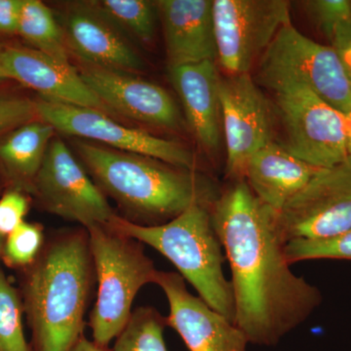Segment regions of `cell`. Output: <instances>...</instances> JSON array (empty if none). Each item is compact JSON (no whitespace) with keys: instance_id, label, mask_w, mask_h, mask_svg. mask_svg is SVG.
I'll return each mask as SVG.
<instances>
[{"instance_id":"1","label":"cell","mask_w":351,"mask_h":351,"mask_svg":"<svg viewBox=\"0 0 351 351\" xmlns=\"http://www.w3.org/2000/svg\"><path fill=\"white\" fill-rule=\"evenodd\" d=\"M211 207L212 223L232 271L234 319L249 343L276 346L308 319L322 294L291 270L277 212L244 179L230 180Z\"/></svg>"},{"instance_id":"2","label":"cell","mask_w":351,"mask_h":351,"mask_svg":"<svg viewBox=\"0 0 351 351\" xmlns=\"http://www.w3.org/2000/svg\"><path fill=\"white\" fill-rule=\"evenodd\" d=\"M87 169L119 204L141 218L167 223L195 204L212 206L221 193L213 180L162 161L76 141Z\"/></svg>"},{"instance_id":"3","label":"cell","mask_w":351,"mask_h":351,"mask_svg":"<svg viewBox=\"0 0 351 351\" xmlns=\"http://www.w3.org/2000/svg\"><path fill=\"white\" fill-rule=\"evenodd\" d=\"M88 234L64 233L36 261L27 283L34 351H71L83 336L92 276Z\"/></svg>"},{"instance_id":"4","label":"cell","mask_w":351,"mask_h":351,"mask_svg":"<svg viewBox=\"0 0 351 351\" xmlns=\"http://www.w3.org/2000/svg\"><path fill=\"white\" fill-rule=\"evenodd\" d=\"M211 207L195 204L167 223L145 226L115 215L110 226L151 246L170 261L214 311L234 319L232 283L223 274V245L212 223Z\"/></svg>"},{"instance_id":"5","label":"cell","mask_w":351,"mask_h":351,"mask_svg":"<svg viewBox=\"0 0 351 351\" xmlns=\"http://www.w3.org/2000/svg\"><path fill=\"white\" fill-rule=\"evenodd\" d=\"M87 234L98 280L90 327L95 343L108 346L130 320L138 291L147 284L156 283L158 270L145 255L141 242L112 226H91Z\"/></svg>"},{"instance_id":"6","label":"cell","mask_w":351,"mask_h":351,"mask_svg":"<svg viewBox=\"0 0 351 351\" xmlns=\"http://www.w3.org/2000/svg\"><path fill=\"white\" fill-rule=\"evenodd\" d=\"M270 91L304 86L345 115L351 112V87L334 48L284 25L258 64L257 82Z\"/></svg>"},{"instance_id":"7","label":"cell","mask_w":351,"mask_h":351,"mask_svg":"<svg viewBox=\"0 0 351 351\" xmlns=\"http://www.w3.org/2000/svg\"><path fill=\"white\" fill-rule=\"evenodd\" d=\"M274 94L288 152L317 168L332 167L350 157L343 113L304 86Z\"/></svg>"},{"instance_id":"8","label":"cell","mask_w":351,"mask_h":351,"mask_svg":"<svg viewBox=\"0 0 351 351\" xmlns=\"http://www.w3.org/2000/svg\"><path fill=\"white\" fill-rule=\"evenodd\" d=\"M217 59L228 75L249 73L291 23L286 0H213Z\"/></svg>"},{"instance_id":"9","label":"cell","mask_w":351,"mask_h":351,"mask_svg":"<svg viewBox=\"0 0 351 351\" xmlns=\"http://www.w3.org/2000/svg\"><path fill=\"white\" fill-rule=\"evenodd\" d=\"M38 119L66 135L87 138L94 144L152 157L175 167L195 171V156L186 147L138 129L129 128L110 115L60 101L36 100Z\"/></svg>"},{"instance_id":"10","label":"cell","mask_w":351,"mask_h":351,"mask_svg":"<svg viewBox=\"0 0 351 351\" xmlns=\"http://www.w3.org/2000/svg\"><path fill=\"white\" fill-rule=\"evenodd\" d=\"M285 243L329 237L351 230V156L321 168L276 215Z\"/></svg>"},{"instance_id":"11","label":"cell","mask_w":351,"mask_h":351,"mask_svg":"<svg viewBox=\"0 0 351 351\" xmlns=\"http://www.w3.org/2000/svg\"><path fill=\"white\" fill-rule=\"evenodd\" d=\"M32 189L50 213L85 228L110 226L115 214L63 141H51Z\"/></svg>"},{"instance_id":"12","label":"cell","mask_w":351,"mask_h":351,"mask_svg":"<svg viewBox=\"0 0 351 351\" xmlns=\"http://www.w3.org/2000/svg\"><path fill=\"white\" fill-rule=\"evenodd\" d=\"M219 96L226 144V177L243 179L251 157L274 142V112L250 73L221 77Z\"/></svg>"},{"instance_id":"13","label":"cell","mask_w":351,"mask_h":351,"mask_svg":"<svg viewBox=\"0 0 351 351\" xmlns=\"http://www.w3.org/2000/svg\"><path fill=\"white\" fill-rule=\"evenodd\" d=\"M156 284L169 304L168 326L178 332L189 351H246L249 341L244 332L189 293L181 274L158 270Z\"/></svg>"},{"instance_id":"14","label":"cell","mask_w":351,"mask_h":351,"mask_svg":"<svg viewBox=\"0 0 351 351\" xmlns=\"http://www.w3.org/2000/svg\"><path fill=\"white\" fill-rule=\"evenodd\" d=\"M82 80L110 112L149 125L174 129L180 124L177 105L162 87L135 73L84 64Z\"/></svg>"},{"instance_id":"15","label":"cell","mask_w":351,"mask_h":351,"mask_svg":"<svg viewBox=\"0 0 351 351\" xmlns=\"http://www.w3.org/2000/svg\"><path fill=\"white\" fill-rule=\"evenodd\" d=\"M63 31L68 49L84 64L131 73L144 69V62L123 32L95 1L69 5Z\"/></svg>"},{"instance_id":"16","label":"cell","mask_w":351,"mask_h":351,"mask_svg":"<svg viewBox=\"0 0 351 351\" xmlns=\"http://www.w3.org/2000/svg\"><path fill=\"white\" fill-rule=\"evenodd\" d=\"M1 62L9 80L36 90L40 98L112 114L69 62L34 48L13 46L1 49Z\"/></svg>"},{"instance_id":"17","label":"cell","mask_w":351,"mask_h":351,"mask_svg":"<svg viewBox=\"0 0 351 351\" xmlns=\"http://www.w3.org/2000/svg\"><path fill=\"white\" fill-rule=\"evenodd\" d=\"M156 4L169 66L217 59L213 0H160Z\"/></svg>"},{"instance_id":"18","label":"cell","mask_w":351,"mask_h":351,"mask_svg":"<svg viewBox=\"0 0 351 351\" xmlns=\"http://www.w3.org/2000/svg\"><path fill=\"white\" fill-rule=\"evenodd\" d=\"M170 82L181 99L184 113L198 142L210 152L221 144L219 77L215 61L169 66Z\"/></svg>"},{"instance_id":"19","label":"cell","mask_w":351,"mask_h":351,"mask_svg":"<svg viewBox=\"0 0 351 351\" xmlns=\"http://www.w3.org/2000/svg\"><path fill=\"white\" fill-rule=\"evenodd\" d=\"M320 169L272 142L251 157L243 179L258 199L279 213Z\"/></svg>"},{"instance_id":"20","label":"cell","mask_w":351,"mask_h":351,"mask_svg":"<svg viewBox=\"0 0 351 351\" xmlns=\"http://www.w3.org/2000/svg\"><path fill=\"white\" fill-rule=\"evenodd\" d=\"M55 131L41 120L20 126L0 142V161L15 179L32 188Z\"/></svg>"},{"instance_id":"21","label":"cell","mask_w":351,"mask_h":351,"mask_svg":"<svg viewBox=\"0 0 351 351\" xmlns=\"http://www.w3.org/2000/svg\"><path fill=\"white\" fill-rule=\"evenodd\" d=\"M17 34L31 44L34 49L69 63V49L63 27L43 2L24 0Z\"/></svg>"},{"instance_id":"22","label":"cell","mask_w":351,"mask_h":351,"mask_svg":"<svg viewBox=\"0 0 351 351\" xmlns=\"http://www.w3.org/2000/svg\"><path fill=\"white\" fill-rule=\"evenodd\" d=\"M167 319L151 306L138 307L115 341L112 351H168L164 341Z\"/></svg>"},{"instance_id":"23","label":"cell","mask_w":351,"mask_h":351,"mask_svg":"<svg viewBox=\"0 0 351 351\" xmlns=\"http://www.w3.org/2000/svg\"><path fill=\"white\" fill-rule=\"evenodd\" d=\"M122 32L133 34L143 43H151L156 34V2L147 0H103L95 1Z\"/></svg>"},{"instance_id":"24","label":"cell","mask_w":351,"mask_h":351,"mask_svg":"<svg viewBox=\"0 0 351 351\" xmlns=\"http://www.w3.org/2000/svg\"><path fill=\"white\" fill-rule=\"evenodd\" d=\"M0 351H31L23 329L17 291L0 271Z\"/></svg>"},{"instance_id":"25","label":"cell","mask_w":351,"mask_h":351,"mask_svg":"<svg viewBox=\"0 0 351 351\" xmlns=\"http://www.w3.org/2000/svg\"><path fill=\"white\" fill-rule=\"evenodd\" d=\"M284 252L290 265L311 260L351 261V230L323 239L291 240Z\"/></svg>"},{"instance_id":"26","label":"cell","mask_w":351,"mask_h":351,"mask_svg":"<svg viewBox=\"0 0 351 351\" xmlns=\"http://www.w3.org/2000/svg\"><path fill=\"white\" fill-rule=\"evenodd\" d=\"M43 243V233L40 226L23 221L7 237L2 253L9 265L24 267L36 260Z\"/></svg>"},{"instance_id":"27","label":"cell","mask_w":351,"mask_h":351,"mask_svg":"<svg viewBox=\"0 0 351 351\" xmlns=\"http://www.w3.org/2000/svg\"><path fill=\"white\" fill-rule=\"evenodd\" d=\"M302 5L313 24L327 39L335 27L343 22H351L350 0H307Z\"/></svg>"},{"instance_id":"28","label":"cell","mask_w":351,"mask_h":351,"mask_svg":"<svg viewBox=\"0 0 351 351\" xmlns=\"http://www.w3.org/2000/svg\"><path fill=\"white\" fill-rule=\"evenodd\" d=\"M29 203L20 191L5 193L0 199V235L8 237L24 221Z\"/></svg>"},{"instance_id":"29","label":"cell","mask_w":351,"mask_h":351,"mask_svg":"<svg viewBox=\"0 0 351 351\" xmlns=\"http://www.w3.org/2000/svg\"><path fill=\"white\" fill-rule=\"evenodd\" d=\"M328 40L338 54L351 87V22L337 25Z\"/></svg>"},{"instance_id":"30","label":"cell","mask_w":351,"mask_h":351,"mask_svg":"<svg viewBox=\"0 0 351 351\" xmlns=\"http://www.w3.org/2000/svg\"><path fill=\"white\" fill-rule=\"evenodd\" d=\"M24 0H0V32L17 34Z\"/></svg>"},{"instance_id":"31","label":"cell","mask_w":351,"mask_h":351,"mask_svg":"<svg viewBox=\"0 0 351 351\" xmlns=\"http://www.w3.org/2000/svg\"><path fill=\"white\" fill-rule=\"evenodd\" d=\"M71 351H112L108 348V346H101L98 343H95L94 341H89V339L82 336L80 341L75 343L73 350Z\"/></svg>"},{"instance_id":"32","label":"cell","mask_w":351,"mask_h":351,"mask_svg":"<svg viewBox=\"0 0 351 351\" xmlns=\"http://www.w3.org/2000/svg\"><path fill=\"white\" fill-rule=\"evenodd\" d=\"M22 95L0 91V112L19 101Z\"/></svg>"},{"instance_id":"33","label":"cell","mask_w":351,"mask_h":351,"mask_svg":"<svg viewBox=\"0 0 351 351\" xmlns=\"http://www.w3.org/2000/svg\"><path fill=\"white\" fill-rule=\"evenodd\" d=\"M346 133H348V154L351 156V112L346 115Z\"/></svg>"},{"instance_id":"34","label":"cell","mask_w":351,"mask_h":351,"mask_svg":"<svg viewBox=\"0 0 351 351\" xmlns=\"http://www.w3.org/2000/svg\"><path fill=\"white\" fill-rule=\"evenodd\" d=\"M9 80L8 76H7L5 71H4L3 66H2L1 62V49H0V83Z\"/></svg>"},{"instance_id":"35","label":"cell","mask_w":351,"mask_h":351,"mask_svg":"<svg viewBox=\"0 0 351 351\" xmlns=\"http://www.w3.org/2000/svg\"><path fill=\"white\" fill-rule=\"evenodd\" d=\"M2 251H3V237L0 235V256H1Z\"/></svg>"}]
</instances>
